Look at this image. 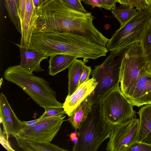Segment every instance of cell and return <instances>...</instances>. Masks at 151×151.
<instances>
[{
    "label": "cell",
    "mask_w": 151,
    "mask_h": 151,
    "mask_svg": "<svg viewBox=\"0 0 151 151\" xmlns=\"http://www.w3.org/2000/svg\"><path fill=\"white\" fill-rule=\"evenodd\" d=\"M4 76L7 81L21 88L39 106L45 109L62 108L63 104L57 100L55 92L44 78L23 69L20 65L8 67Z\"/></svg>",
    "instance_id": "obj_1"
},
{
    "label": "cell",
    "mask_w": 151,
    "mask_h": 151,
    "mask_svg": "<svg viewBox=\"0 0 151 151\" xmlns=\"http://www.w3.org/2000/svg\"><path fill=\"white\" fill-rule=\"evenodd\" d=\"M114 125L105 119L100 102L92 106L87 117L78 129V142L73 151H96L102 143L109 138Z\"/></svg>",
    "instance_id": "obj_2"
},
{
    "label": "cell",
    "mask_w": 151,
    "mask_h": 151,
    "mask_svg": "<svg viewBox=\"0 0 151 151\" xmlns=\"http://www.w3.org/2000/svg\"><path fill=\"white\" fill-rule=\"evenodd\" d=\"M124 51L110 52L103 63L95 66L92 71V78L97 82L94 90L88 96L92 105L99 102L109 91L119 84L120 68Z\"/></svg>",
    "instance_id": "obj_3"
},
{
    "label": "cell",
    "mask_w": 151,
    "mask_h": 151,
    "mask_svg": "<svg viewBox=\"0 0 151 151\" xmlns=\"http://www.w3.org/2000/svg\"><path fill=\"white\" fill-rule=\"evenodd\" d=\"M145 69L146 62L140 42L133 43L124 50L119 71L120 88L129 99L134 92L141 73Z\"/></svg>",
    "instance_id": "obj_4"
},
{
    "label": "cell",
    "mask_w": 151,
    "mask_h": 151,
    "mask_svg": "<svg viewBox=\"0 0 151 151\" xmlns=\"http://www.w3.org/2000/svg\"><path fill=\"white\" fill-rule=\"evenodd\" d=\"M150 17V7L138 10L127 23L116 30L106 46L108 51L119 52L132 44L140 42Z\"/></svg>",
    "instance_id": "obj_5"
},
{
    "label": "cell",
    "mask_w": 151,
    "mask_h": 151,
    "mask_svg": "<svg viewBox=\"0 0 151 151\" xmlns=\"http://www.w3.org/2000/svg\"><path fill=\"white\" fill-rule=\"evenodd\" d=\"M100 103L105 119L114 125L132 119L135 114L133 105L122 92L119 84L109 91Z\"/></svg>",
    "instance_id": "obj_6"
},
{
    "label": "cell",
    "mask_w": 151,
    "mask_h": 151,
    "mask_svg": "<svg viewBox=\"0 0 151 151\" xmlns=\"http://www.w3.org/2000/svg\"><path fill=\"white\" fill-rule=\"evenodd\" d=\"M139 124V119L134 117L123 123L114 125L106 150L126 151L132 144L137 141Z\"/></svg>",
    "instance_id": "obj_7"
},
{
    "label": "cell",
    "mask_w": 151,
    "mask_h": 151,
    "mask_svg": "<svg viewBox=\"0 0 151 151\" xmlns=\"http://www.w3.org/2000/svg\"><path fill=\"white\" fill-rule=\"evenodd\" d=\"M65 116L45 118L36 126L23 128L16 136L33 140L50 142L60 130Z\"/></svg>",
    "instance_id": "obj_8"
},
{
    "label": "cell",
    "mask_w": 151,
    "mask_h": 151,
    "mask_svg": "<svg viewBox=\"0 0 151 151\" xmlns=\"http://www.w3.org/2000/svg\"><path fill=\"white\" fill-rule=\"evenodd\" d=\"M0 119L3 133L8 140L10 136L14 137L22 129V121L17 117L2 92L0 95Z\"/></svg>",
    "instance_id": "obj_9"
},
{
    "label": "cell",
    "mask_w": 151,
    "mask_h": 151,
    "mask_svg": "<svg viewBox=\"0 0 151 151\" xmlns=\"http://www.w3.org/2000/svg\"><path fill=\"white\" fill-rule=\"evenodd\" d=\"M15 44L19 49V65L23 69L30 73L44 71L40 66V63L42 60L47 59L49 56L35 47L31 44L29 46H22L18 44Z\"/></svg>",
    "instance_id": "obj_10"
},
{
    "label": "cell",
    "mask_w": 151,
    "mask_h": 151,
    "mask_svg": "<svg viewBox=\"0 0 151 151\" xmlns=\"http://www.w3.org/2000/svg\"><path fill=\"white\" fill-rule=\"evenodd\" d=\"M97 82L92 78L80 84L74 92L67 96L62 108L68 117L70 116L76 107L93 91Z\"/></svg>",
    "instance_id": "obj_11"
},
{
    "label": "cell",
    "mask_w": 151,
    "mask_h": 151,
    "mask_svg": "<svg viewBox=\"0 0 151 151\" xmlns=\"http://www.w3.org/2000/svg\"><path fill=\"white\" fill-rule=\"evenodd\" d=\"M129 99L133 106L138 107L151 104V73L146 69L141 73L134 92Z\"/></svg>",
    "instance_id": "obj_12"
},
{
    "label": "cell",
    "mask_w": 151,
    "mask_h": 151,
    "mask_svg": "<svg viewBox=\"0 0 151 151\" xmlns=\"http://www.w3.org/2000/svg\"><path fill=\"white\" fill-rule=\"evenodd\" d=\"M37 18L32 0H26L23 20L21 23L20 45L29 46Z\"/></svg>",
    "instance_id": "obj_13"
},
{
    "label": "cell",
    "mask_w": 151,
    "mask_h": 151,
    "mask_svg": "<svg viewBox=\"0 0 151 151\" xmlns=\"http://www.w3.org/2000/svg\"><path fill=\"white\" fill-rule=\"evenodd\" d=\"M137 113L139 124L137 141L151 145V104L141 107Z\"/></svg>",
    "instance_id": "obj_14"
},
{
    "label": "cell",
    "mask_w": 151,
    "mask_h": 151,
    "mask_svg": "<svg viewBox=\"0 0 151 151\" xmlns=\"http://www.w3.org/2000/svg\"><path fill=\"white\" fill-rule=\"evenodd\" d=\"M18 145L25 151H67L49 142H41L14 137Z\"/></svg>",
    "instance_id": "obj_15"
},
{
    "label": "cell",
    "mask_w": 151,
    "mask_h": 151,
    "mask_svg": "<svg viewBox=\"0 0 151 151\" xmlns=\"http://www.w3.org/2000/svg\"><path fill=\"white\" fill-rule=\"evenodd\" d=\"M50 57L49 61L48 73L54 76L68 68L77 57L65 54H58Z\"/></svg>",
    "instance_id": "obj_16"
},
{
    "label": "cell",
    "mask_w": 151,
    "mask_h": 151,
    "mask_svg": "<svg viewBox=\"0 0 151 151\" xmlns=\"http://www.w3.org/2000/svg\"><path fill=\"white\" fill-rule=\"evenodd\" d=\"M84 61L75 59L68 68V96L71 95L79 85V82L85 65Z\"/></svg>",
    "instance_id": "obj_17"
},
{
    "label": "cell",
    "mask_w": 151,
    "mask_h": 151,
    "mask_svg": "<svg viewBox=\"0 0 151 151\" xmlns=\"http://www.w3.org/2000/svg\"><path fill=\"white\" fill-rule=\"evenodd\" d=\"M92 104L87 96L79 105L68 117V120L77 131L82 122L87 117Z\"/></svg>",
    "instance_id": "obj_18"
},
{
    "label": "cell",
    "mask_w": 151,
    "mask_h": 151,
    "mask_svg": "<svg viewBox=\"0 0 151 151\" xmlns=\"http://www.w3.org/2000/svg\"><path fill=\"white\" fill-rule=\"evenodd\" d=\"M150 17L140 42L146 62V69L151 73V6Z\"/></svg>",
    "instance_id": "obj_19"
},
{
    "label": "cell",
    "mask_w": 151,
    "mask_h": 151,
    "mask_svg": "<svg viewBox=\"0 0 151 151\" xmlns=\"http://www.w3.org/2000/svg\"><path fill=\"white\" fill-rule=\"evenodd\" d=\"M137 11L135 8H130L127 6L121 4L112 9L111 13L122 27L133 17Z\"/></svg>",
    "instance_id": "obj_20"
},
{
    "label": "cell",
    "mask_w": 151,
    "mask_h": 151,
    "mask_svg": "<svg viewBox=\"0 0 151 151\" xmlns=\"http://www.w3.org/2000/svg\"><path fill=\"white\" fill-rule=\"evenodd\" d=\"M5 6L11 22L13 24L18 32L21 34L19 10L17 7L15 0H5Z\"/></svg>",
    "instance_id": "obj_21"
},
{
    "label": "cell",
    "mask_w": 151,
    "mask_h": 151,
    "mask_svg": "<svg viewBox=\"0 0 151 151\" xmlns=\"http://www.w3.org/2000/svg\"><path fill=\"white\" fill-rule=\"evenodd\" d=\"M42 115L39 118L42 119L46 118L58 116H63L65 112L63 108H52L45 109Z\"/></svg>",
    "instance_id": "obj_22"
},
{
    "label": "cell",
    "mask_w": 151,
    "mask_h": 151,
    "mask_svg": "<svg viewBox=\"0 0 151 151\" xmlns=\"http://www.w3.org/2000/svg\"><path fill=\"white\" fill-rule=\"evenodd\" d=\"M65 5L71 9L83 12H88L82 6L80 0H61Z\"/></svg>",
    "instance_id": "obj_23"
},
{
    "label": "cell",
    "mask_w": 151,
    "mask_h": 151,
    "mask_svg": "<svg viewBox=\"0 0 151 151\" xmlns=\"http://www.w3.org/2000/svg\"><path fill=\"white\" fill-rule=\"evenodd\" d=\"M126 151H151V145L136 141L132 144Z\"/></svg>",
    "instance_id": "obj_24"
},
{
    "label": "cell",
    "mask_w": 151,
    "mask_h": 151,
    "mask_svg": "<svg viewBox=\"0 0 151 151\" xmlns=\"http://www.w3.org/2000/svg\"><path fill=\"white\" fill-rule=\"evenodd\" d=\"M0 142L1 145L7 150L15 151L11 146L8 140L6 135L4 133L1 127L0 130Z\"/></svg>",
    "instance_id": "obj_25"
},
{
    "label": "cell",
    "mask_w": 151,
    "mask_h": 151,
    "mask_svg": "<svg viewBox=\"0 0 151 151\" xmlns=\"http://www.w3.org/2000/svg\"><path fill=\"white\" fill-rule=\"evenodd\" d=\"M91 72L92 70L91 67L85 65L84 67L83 72L81 77L79 85L88 81L90 79L89 77Z\"/></svg>",
    "instance_id": "obj_26"
},
{
    "label": "cell",
    "mask_w": 151,
    "mask_h": 151,
    "mask_svg": "<svg viewBox=\"0 0 151 151\" xmlns=\"http://www.w3.org/2000/svg\"><path fill=\"white\" fill-rule=\"evenodd\" d=\"M85 4L91 5L92 7H96L102 8L106 10H109V9L101 1V0H80Z\"/></svg>",
    "instance_id": "obj_27"
},
{
    "label": "cell",
    "mask_w": 151,
    "mask_h": 151,
    "mask_svg": "<svg viewBox=\"0 0 151 151\" xmlns=\"http://www.w3.org/2000/svg\"><path fill=\"white\" fill-rule=\"evenodd\" d=\"M41 120L39 118L36 119L28 121H22V129L25 128H30L35 127L38 124Z\"/></svg>",
    "instance_id": "obj_28"
},
{
    "label": "cell",
    "mask_w": 151,
    "mask_h": 151,
    "mask_svg": "<svg viewBox=\"0 0 151 151\" xmlns=\"http://www.w3.org/2000/svg\"><path fill=\"white\" fill-rule=\"evenodd\" d=\"M102 3L111 10L115 7L117 2L116 0H101Z\"/></svg>",
    "instance_id": "obj_29"
},
{
    "label": "cell",
    "mask_w": 151,
    "mask_h": 151,
    "mask_svg": "<svg viewBox=\"0 0 151 151\" xmlns=\"http://www.w3.org/2000/svg\"><path fill=\"white\" fill-rule=\"evenodd\" d=\"M32 1L37 14L42 5L44 0H32Z\"/></svg>",
    "instance_id": "obj_30"
},
{
    "label": "cell",
    "mask_w": 151,
    "mask_h": 151,
    "mask_svg": "<svg viewBox=\"0 0 151 151\" xmlns=\"http://www.w3.org/2000/svg\"><path fill=\"white\" fill-rule=\"evenodd\" d=\"M78 132L77 131H75V132L71 133L70 135V139L74 145H76L78 143Z\"/></svg>",
    "instance_id": "obj_31"
},
{
    "label": "cell",
    "mask_w": 151,
    "mask_h": 151,
    "mask_svg": "<svg viewBox=\"0 0 151 151\" xmlns=\"http://www.w3.org/2000/svg\"><path fill=\"white\" fill-rule=\"evenodd\" d=\"M117 2L121 4L124 5L128 6L127 0H116Z\"/></svg>",
    "instance_id": "obj_32"
},
{
    "label": "cell",
    "mask_w": 151,
    "mask_h": 151,
    "mask_svg": "<svg viewBox=\"0 0 151 151\" xmlns=\"http://www.w3.org/2000/svg\"><path fill=\"white\" fill-rule=\"evenodd\" d=\"M17 7L19 10V0H15Z\"/></svg>",
    "instance_id": "obj_33"
},
{
    "label": "cell",
    "mask_w": 151,
    "mask_h": 151,
    "mask_svg": "<svg viewBox=\"0 0 151 151\" xmlns=\"http://www.w3.org/2000/svg\"><path fill=\"white\" fill-rule=\"evenodd\" d=\"M145 2L148 5H149L150 0H145Z\"/></svg>",
    "instance_id": "obj_34"
},
{
    "label": "cell",
    "mask_w": 151,
    "mask_h": 151,
    "mask_svg": "<svg viewBox=\"0 0 151 151\" xmlns=\"http://www.w3.org/2000/svg\"><path fill=\"white\" fill-rule=\"evenodd\" d=\"M3 80V79L2 78H1V80H0V87H1V84L2 83Z\"/></svg>",
    "instance_id": "obj_35"
},
{
    "label": "cell",
    "mask_w": 151,
    "mask_h": 151,
    "mask_svg": "<svg viewBox=\"0 0 151 151\" xmlns=\"http://www.w3.org/2000/svg\"><path fill=\"white\" fill-rule=\"evenodd\" d=\"M149 5L151 6V0H150V4H149Z\"/></svg>",
    "instance_id": "obj_36"
}]
</instances>
